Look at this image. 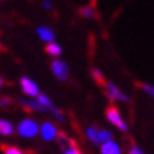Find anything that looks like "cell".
I'll list each match as a JSON object with an SVG mask.
<instances>
[{"label":"cell","mask_w":154,"mask_h":154,"mask_svg":"<svg viewBox=\"0 0 154 154\" xmlns=\"http://www.w3.org/2000/svg\"><path fill=\"white\" fill-rule=\"evenodd\" d=\"M41 131V126H38V123L30 118H25L17 124V134L24 138H33L38 135V132Z\"/></svg>","instance_id":"6da1fadb"},{"label":"cell","mask_w":154,"mask_h":154,"mask_svg":"<svg viewBox=\"0 0 154 154\" xmlns=\"http://www.w3.org/2000/svg\"><path fill=\"white\" fill-rule=\"evenodd\" d=\"M106 116H107V120L113 124V126H116L120 131H123V132L128 131V124L123 121V118H121V115H120V112H118V109L109 107L107 112H106Z\"/></svg>","instance_id":"7a4b0ae2"},{"label":"cell","mask_w":154,"mask_h":154,"mask_svg":"<svg viewBox=\"0 0 154 154\" xmlns=\"http://www.w3.org/2000/svg\"><path fill=\"white\" fill-rule=\"evenodd\" d=\"M52 72L55 74L58 80H66L68 79V74H69V68L65 61L61 60H54L52 61Z\"/></svg>","instance_id":"3957f363"},{"label":"cell","mask_w":154,"mask_h":154,"mask_svg":"<svg viewBox=\"0 0 154 154\" xmlns=\"http://www.w3.org/2000/svg\"><path fill=\"white\" fill-rule=\"evenodd\" d=\"M20 88L24 90L25 94H29L32 97H38L39 96V88L38 85L35 83L32 79H29V77H22L20 79Z\"/></svg>","instance_id":"277c9868"},{"label":"cell","mask_w":154,"mask_h":154,"mask_svg":"<svg viewBox=\"0 0 154 154\" xmlns=\"http://www.w3.org/2000/svg\"><path fill=\"white\" fill-rule=\"evenodd\" d=\"M39 134H41V137H43V138L46 140V142H51V140L57 138L58 131H57V128H55V126H54L52 123L46 121V123H43V126H41Z\"/></svg>","instance_id":"5b68a950"},{"label":"cell","mask_w":154,"mask_h":154,"mask_svg":"<svg viewBox=\"0 0 154 154\" xmlns=\"http://www.w3.org/2000/svg\"><path fill=\"white\" fill-rule=\"evenodd\" d=\"M106 87H107V94H109L110 99L120 101V102H128V101H129V97L126 96L116 85H113V83H107Z\"/></svg>","instance_id":"8992f818"},{"label":"cell","mask_w":154,"mask_h":154,"mask_svg":"<svg viewBox=\"0 0 154 154\" xmlns=\"http://www.w3.org/2000/svg\"><path fill=\"white\" fill-rule=\"evenodd\" d=\"M36 33H38V36H39V39H43V41H46L47 44H51V43H54V39H55V33L49 29V27H38L36 29Z\"/></svg>","instance_id":"52a82bcc"},{"label":"cell","mask_w":154,"mask_h":154,"mask_svg":"<svg viewBox=\"0 0 154 154\" xmlns=\"http://www.w3.org/2000/svg\"><path fill=\"white\" fill-rule=\"evenodd\" d=\"M101 154H121V148L116 142L110 140V142L101 145Z\"/></svg>","instance_id":"ba28073f"},{"label":"cell","mask_w":154,"mask_h":154,"mask_svg":"<svg viewBox=\"0 0 154 154\" xmlns=\"http://www.w3.org/2000/svg\"><path fill=\"white\" fill-rule=\"evenodd\" d=\"M20 104L25 107V109H29V110H36V112H46L47 109L43 107L38 101H20Z\"/></svg>","instance_id":"9c48e42d"},{"label":"cell","mask_w":154,"mask_h":154,"mask_svg":"<svg viewBox=\"0 0 154 154\" xmlns=\"http://www.w3.org/2000/svg\"><path fill=\"white\" fill-rule=\"evenodd\" d=\"M14 128H13V124L6 120H0V134L2 135H11Z\"/></svg>","instance_id":"30bf717a"},{"label":"cell","mask_w":154,"mask_h":154,"mask_svg":"<svg viewBox=\"0 0 154 154\" xmlns=\"http://www.w3.org/2000/svg\"><path fill=\"white\" fill-rule=\"evenodd\" d=\"M112 140V132L110 131H106V129H102L97 132V143H107Z\"/></svg>","instance_id":"8fae6325"},{"label":"cell","mask_w":154,"mask_h":154,"mask_svg":"<svg viewBox=\"0 0 154 154\" xmlns=\"http://www.w3.org/2000/svg\"><path fill=\"white\" fill-rule=\"evenodd\" d=\"M46 52L51 54V55H54V57H58V55L61 54V47H60L57 43H51V44L46 46Z\"/></svg>","instance_id":"7c38bea8"},{"label":"cell","mask_w":154,"mask_h":154,"mask_svg":"<svg viewBox=\"0 0 154 154\" xmlns=\"http://www.w3.org/2000/svg\"><path fill=\"white\" fill-rule=\"evenodd\" d=\"M36 101H38L43 107H46L47 110H51V109L54 107V106H52V102H51V99H49L46 94H39V96L36 97Z\"/></svg>","instance_id":"4fadbf2b"},{"label":"cell","mask_w":154,"mask_h":154,"mask_svg":"<svg viewBox=\"0 0 154 154\" xmlns=\"http://www.w3.org/2000/svg\"><path fill=\"white\" fill-rule=\"evenodd\" d=\"M97 129H94V128H88L87 129V137H88V140H91L93 143H97Z\"/></svg>","instance_id":"5bb4252c"},{"label":"cell","mask_w":154,"mask_h":154,"mask_svg":"<svg viewBox=\"0 0 154 154\" xmlns=\"http://www.w3.org/2000/svg\"><path fill=\"white\" fill-rule=\"evenodd\" d=\"M80 14L83 17H94L96 16L94 14V10L91 8V6H82V8H80Z\"/></svg>","instance_id":"9a60e30c"},{"label":"cell","mask_w":154,"mask_h":154,"mask_svg":"<svg viewBox=\"0 0 154 154\" xmlns=\"http://www.w3.org/2000/svg\"><path fill=\"white\" fill-rule=\"evenodd\" d=\"M3 152H5V154H24L19 148H16V146H10V145L3 148Z\"/></svg>","instance_id":"2e32d148"},{"label":"cell","mask_w":154,"mask_h":154,"mask_svg":"<svg viewBox=\"0 0 154 154\" xmlns=\"http://www.w3.org/2000/svg\"><path fill=\"white\" fill-rule=\"evenodd\" d=\"M93 77H94V80L97 82V83H104V75H102V72L99 71V69H93Z\"/></svg>","instance_id":"e0dca14e"},{"label":"cell","mask_w":154,"mask_h":154,"mask_svg":"<svg viewBox=\"0 0 154 154\" xmlns=\"http://www.w3.org/2000/svg\"><path fill=\"white\" fill-rule=\"evenodd\" d=\"M140 87H142V90H143L145 93H148L149 96L154 97V87H152V85H149V83H142Z\"/></svg>","instance_id":"ac0fdd59"},{"label":"cell","mask_w":154,"mask_h":154,"mask_svg":"<svg viewBox=\"0 0 154 154\" xmlns=\"http://www.w3.org/2000/svg\"><path fill=\"white\" fill-rule=\"evenodd\" d=\"M51 112H52V115H54L55 118H57L58 121H63V120H65V116H63V113H61V112H60L57 107H52V109H51Z\"/></svg>","instance_id":"d6986e66"},{"label":"cell","mask_w":154,"mask_h":154,"mask_svg":"<svg viewBox=\"0 0 154 154\" xmlns=\"http://www.w3.org/2000/svg\"><path fill=\"white\" fill-rule=\"evenodd\" d=\"M65 154H82V152H80L79 149H77L74 145H71L69 148H65Z\"/></svg>","instance_id":"ffe728a7"},{"label":"cell","mask_w":154,"mask_h":154,"mask_svg":"<svg viewBox=\"0 0 154 154\" xmlns=\"http://www.w3.org/2000/svg\"><path fill=\"white\" fill-rule=\"evenodd\" d=\"M129 154H143V151L138 148V146H131L129 149Z\"/></svg>","instance_id":"44dd1931"},{"label":"cell","mask_w":154,"mask_h":154,"mask_svg":"<svg viewBox=\"0 0 154 154\" xmlns=\"http://www.w3.org/2000/svg\"><path fill=\"white\" fill-rule=\"evenodd\" d=\"M43 6H44L46 10H51L52 5H51V2H49V0H46V2H43Z\"/></svg>","instance_id":"7402d4cb"},{"label":"cell","mask_w":154,"mask_h":154,"mask_svg":"<svg viewBox=\"0 0 154 154\" xmlns=\"http://www.w3.org/2000/svg\"><path fill=\"white\" fill-rule=\"evenodd\" d=\"M8 104V99H2V106H6Z\"/></svg>","instance_id":"603a6c76"}]
</instances>
